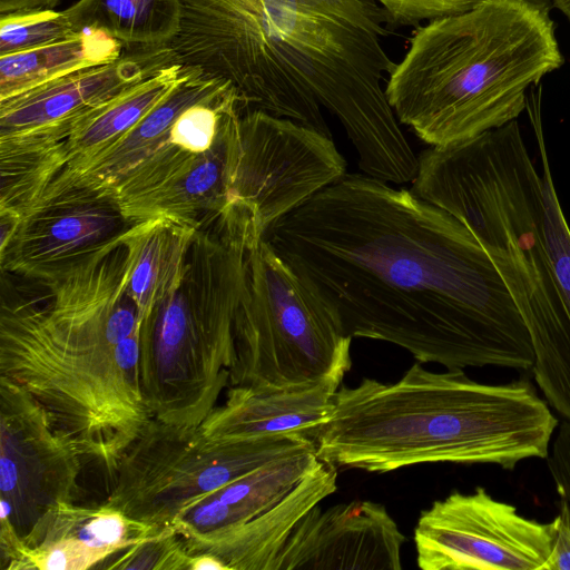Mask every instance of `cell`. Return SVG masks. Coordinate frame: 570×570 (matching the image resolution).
<instances>
[{"mask_svg":"<svg viewBox=\"0 0 570 570\" xmlns=\"http://www.w3.org/2000/svg\"><path fill=\"white\" fill-rule=\"evenodd\" d=\"M343 379L333 376L293 391L261 392L229 386L224 403L217 404L197 429L210 443L292 433L312 439L328 420Z\"/></svg>","mask_w":570,"mask_h":570,"instance_id":"17","label":"cell"},{"mask_svg":"<svg viewBox=\"0 0 570 570\" xmlns=\"http://www.w3.org/2000/svg\"><path fill=\"white\" fill-rule=\"evenodd\" d=\"M311 448L314 441L298 433L210 443L197 428L151 417L122 454L106 503L132 519L173 528L188 510L227 484Z\"/></svg>","mask_w":570,"mask_h":570,"instance_id":"9","label":"cell"},{"mask_svg":"<svg viewBox=\"0 0 570 570\" xmlns=\"http://www.w3.org/2000/svg\"><path fill=\"white\" fill-rule=\"evenodd\" d=\"M177 62L130 86L81 119L48 156L41 194L57 176L70 173L128 134L194 70Z\"/></svg>","mask_w":570,"mask_h":570,"instance_id":"18","label":"cell"},{"mask_svg":"<svg viewBox=\"0 0 570 570\" xmlns=\"http://www.w3.org/2000/svg\"><path fill=\"white\" fill-rule=\"evenodd\" d=\"M552 544L549 570H570V505L562 500L560 511L550 522Z\"/></svg>","mask_w":570,"mask_h":570,"instance_id":"28","label":"cell"},{"mask_svg":"<svg viewBox=\"0 0 570 570\" xmlns=\"http://www.w3.org/2000/svg\"><path fill=\"white\" fill-rule=\"evenodd\" d=\"M406 541L386 508L356 500L312 508L295 525L272 570H401Z\"/></svg>","mask_w":570,"mask_h":570,"instance_id":"13","label":"cell"},{"mask_svg":"<svg viewBox=\"0 0 570 570\" xmlns=\"http://www.w3.org/2000/svg\"><path fill=\"white\" fill-rule=\"evenodd\" d=\"M552 2L570 21V0H552Z\"/></svg>","mask_w":570,"mask_h":570,"instance_id":"31","label":"cell"},{"mask_svg":"<svg viewBox=\"0 0 570 570\" xmlns=\"http://www.w3.org/2000/svg\"><path fill=\"white\" fill-rule=\"evenodd\" d=\"M264 239L336 312L345 333L445 368L531 370L529 331L488 252L411 190L347 175Z\"/></svg>","mask_w":570,"mask_h":570,"instance_id":"1","label":"cell"},{"mask_svg":"<svg viewBox=\"0 0 570 570\" xmlns=\"http://www.w3.org/2000/svg\"><path fill=\"white\" fill-rule=\"evenodd\" d=\"M76 31L98 29L127 48L171 45L183 19L181 0H78L63 10Z\"/></svg>","mask_w":570,"mask_h":570,"instance_id":"23","label":"cell"},{"mask_svg":"<svg viewBox=\"0 0 570 570\" xmlns=\"http://www.w3.org/2000/svg\"><path fill=\"white\" fill-rule=\"evenodd\" d=\"M0 411V499L11 508L8 519L17 533L26 538L51 509L75 502L82 455L43 409L3 376Z\"/></svg>","mask_w":570,"mask_h":570,"instance_id":"12","label":"cell"},{"mask_svg":"<svg viewBox=\"0 0 570 570\" xmlns=\"http://www.w3.org/2000/svg\"><path fill=\"white\" fill-rule=\"evenodd\" d=\"M387 14L392 27H420L464 12L482 0H373Z\"/></svg>","mask_w":570,"mask_h":570,"instance_id":"26","label":"cell"},{"mask_svg":"<svg viewBox=\"0 0 570 570\" xmlns=\"http://www.w3.org/2000/svg\"><path fill=\"white\" fill-rule=\"evenodd\" d=\"M181 62L170 45L127 48L107 65L80 70L0 101V168L38 190L45 163L94 109L157 71Z\"/></svg>","mask_w":570,"mask_h":570,"instance_id":"10","label":"cell"},{"mask_svg":"<svg viewBox=\"0 0 570 570\" xmlns=\"http://www.w3.org/2000/svg\"><path fill=\"white\" fill-rule=\"evenodd\" d=\"M226 570L225 564L210 554H193L189 570Z\"/></svg>","mask_w":570,"mask_h":570,"instance_id":"30","label":"cell"},{"mask_svg":"<svg viewBox=\"0 0 570 570\" xmlns=\"http://www.w3.org/2000/svg\"><path fill=\"white\" fill-rule=\"evenodd\" d=\"M0 56L21 52L77 36L65 11L33 9L0 14Z\"/></svg>","mask_w":570,"mask_h":570,"instance_id":"24","label":"cell"},{"mask_svg":"<svg viewBox=\"0 0 570 570\" xmlns=\"http://www.w3.org/2000/svg\"><path fill=\"white\" fill-rule=\"evenodd\" d=\"M541 168L517 120L473 138L431 146L417 157L412 188L444 209L481 243L511 293L530 334L531 368L548 397H570V313L552 269L543 230L553 181L540 117L532 115Z\"/></svg>","mask_w":570,"mask_h":570,"instance_id":"5","label":"cell"},{"mask_svg":"<svg viewBox=\"0 0 570 570\" xmlns=\"http://www.w3.org/2000/svg\"><path fill=\"white\" fill-rule=\"evenodd\" d=\"M246 110L239 107L226 116L214 146L151 200L142 220L167 216L198 228L234 204L243 148L240 119Z\"/></svg>","mask_w":570,"mask_h":570,"instance_id":"19","label":"cell"},{"mask_svg":"<svg viewBox=\"0 0 570 570\" xmlns=\"http://www.w3.org/2000/svg\"><path fill=\"white\" fill-rule=\"evenodd\" d=\"M197 227L154 216L128 229L131 272L128 292L140 320L180 282Z\"/></svg>","mask_w":570,"mask_h":570,"instance_id":"21","label":"cell"},{"mask_svg":"<svg viewBox=\"0 0 570 570\" xmlns=\"http://www.w3.org/2000/svg\"><path fill=\"white\" fill-rule=\"evenodd\" d=\"M562 63L544 1L482 0L414 28L385 95L399 122L443 146L517 120L528 90Z\"/></svg>","mask_w":570,"mask_h":570,"instance_id":"6","label":"cell"},{"mask_svg":"<svg viewBox=\"0 0 570 570\" xmlns=\"http://www.w3.org/2000/svg\"><path fill=\"white\" fill-rule=\"evenodd\" d=\"M337 489V468L320 463L276 505L255 518L207 532L181 534L189 554H210L226 570H272L297 522Z\"/></svg>","mask_w":570,"mask_h":570,"instance_id":"16","label":"cell"},{"mask_svg":"<svg viewBox=\"0 0 570 570\" xmlns=\"http://www.w3.org/2000/svg\"><path fill=\"white\" fill-rule=\"evenodd\" d=\"M130 272L129 245L114 238L37 282L49 292L45 307L4 297L1 304L0 376L111 478L151 419L139 382Z\"/></svg>","mask_w":570,"mask_h":570,"instance_id":"3","label":"cell"},{"mask_svg":"<svg viewBox=\"0 0 570 570\" xmlns=\"http://www.w3.org/2000/svg\"><path fill=\"white\" fill-rule=\"evenodd\" d=\"M248 244L232 223L198 227L180 282L140 320L139 382L153 419L198 428L229 386Z\"/></svg>","mask_w":570,"mask_h":570,"instance_id":"7","label":"cell"},{"mask_svg":"<svg viewBox=\"0 0 570 570\" xmlns=\"http://www.w3.org/2000/svg\"><path fill=\"white\" fill-rule=\"evenodd\" d=\"M171 42L180 61L229 81L249 109L331 132L321 107L344 127L362 171L412 181L417 157L400 129L385 85L395 63L373 0H181Z\"/></svg>","mask_w":570,"mask_h":570,"instance_id":"2","label":"cell"},{"mask_svg":"<svg viewBox=\"0 0 570 570\" xmlns=\"http://www.w3.org/2000/svg\"><path fill=\"white\" fill-rule=\"evenodd\" d=\"M60 0H0V14L33 10L49 9L59 3Z\"/></svg>","mask_w":570,"mask_h":570,"instance_id":"29","label":"cell"},{"mask_svg":"<svg viewBox=\"0 0 570 570\" xmlns=\"http://www.w3.org/2000/svg\"><path fill=\"white\" fill-rule=\"evenodd\" d=\"M352 337L336 312L263 237L246 252L229 386L293 391L352 366ZM228 386V387H229Z\"/></svg>","mask_w":570,"mask_h":570,"instance_id":"8","label":"cell"},{"mask_svg":"<svg viewBox=\"0 0 570 570\" xmlns=\"http://www.w3.org/2000/svg\"><path fill=\"white\" fill-rule=\"evenodd\" d=\"M167 528L132 519L104 503H60L22 538L7 570H86L157 537Z\"/></svg>","mask_w":570,"mask_h":570,"instance_id":"15","label":"cell"},{"mask_svg":"<svg viewBox=\"0 0 570 570\" xmlns=\"http://www.w3.org/2000/svg\"><path fill=\"white\" fill-rule=\"evenodd\" d=\"M558 424L528 380L488 384L417 362L393 383L364 377L340 386L312 440L317 459L336 468L385 473L449 462L513 470L547 459Z\"/></svg>","mask_w":570,"mask_h":570,"instance_id":"4","label":"cell"},{"mask_svg":"<svg viewBox=\"0 0 570 570\" xmlns=\"http://www.w3.org/2000/svg\"><path fill=\"white\" fill-rule=\"evenodd\" d=\"M318 463L315 448L281 456L196 504L183 523L189 531L207 532L246 522L276 505Z\"/></svg>","mask_w":570,"mask_h":570,"instance_id":"20","label":"cell"},{"mask_svg":"<svg viewBox=\"0 0 570 570\" xmlns=\"http://www.w3.org/2000/svg\"><path fill=\"white\" fill-rule=\"evenodd\" d=\"M414 543L422 570H549L552 529L476 487L423 510Z\"/></svg>","mask_w":570,"mask_h":570,"instance_id":"11","label":"cell"},{"mask_svg":"<svg viewBox=\"0 0 570 570\" xmlns=\"http://www.w3.org/2000/svg\"><path fill=\"white\" fill-rule=\"evenodd\" d=\"M122 43L98 29L48 46L0 56V101L67 75L111 63Z\"/></svg>","mask_w":570,"mask_h":570,"instance_id":"22","label":"cell"},{"mask_svg":"<svg viewBox=\"0 0 570 570\" xmlns=\"http://www.w3.org/2000/svg\"><path fill=\"white\" fill-rule=\"evenodd\" d=\"M107 558L104 569L189 570V554L176 531L167 528L157 537L119 551Z\"/></svg>","mask_w":570,"mask_h":570,"instance_id":"25","label":"cell"},{"mask_svg":"<svg viewBox=\"0 0 570 570\" xmlns=\"http://www.w3.org/2000/svg\"><path fill=\"white\" fill-rule=\"evenodd\" d=\"M547 460L557 492L570 505V420L558 424Z\"/></svg>","mask_w":570,"mask_h":570,"instance_id":"27","label":"cell"},{"mask_svg":"<svg viewBox=\"0 0 570 570\" xmlns=\"http://www.w3.org/2000/svg\"><path fill=\"white\" fill-rule=\"evenodd\" d=\"M132 224L109 198L69 197L37 205L0 250L1 269L36 282L46 279Z\"/></svg>","mask_w":570,"mask_h":570,"instance_id":"14","label":"cell"}]
</instances>
